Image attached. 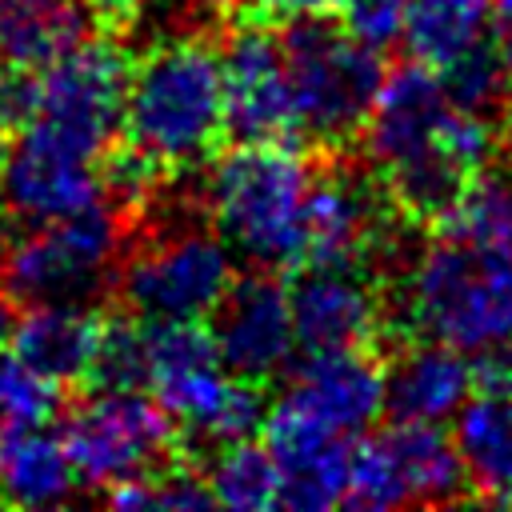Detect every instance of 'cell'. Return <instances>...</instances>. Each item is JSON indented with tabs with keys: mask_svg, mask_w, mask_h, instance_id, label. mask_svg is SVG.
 <instances>
[{
	"mask_svg": "<svg viewBox=\"0 0 512 512\" xmlns=\"http://www.w3.org/2000/svg\"><path fill=\"white\" fill-rule=\"evenodd\" d=\"M364 156L392 208L412 224H436L472 172L496 156L500 124L460 112L436 68H392L364 124Z\"/></svg>",
	"mask_w": 512,
	"mask_h": 512,
	"instance_id": "1",
	"label": "cell"
},
{
	"mask_svg": "<svg viewBox=\"0 0 512 512\" xmlns=\"http://www.w3.org/2000/svg\"><path fill=\"white\" fill-rule=\"evenodd\" d=\"M236 280L232 248L212 228L204 200L164 192L128 224L116 296L140 320H208Z\"/></svg>",
	"mask_w": 512,
	"mask_h": 512,
	"instance_id": "2",
	"label": "cell"
},
{
	"mask_svg": "<svg viewBox=\"0 0 512 512\" xmlns=\"http://www.w3.org/2000/svg\"><path fill=\"white\" fill-rule=\"evenodd\" d=\"M396 276H404L396 328L404 340L428 336L468 356L512 344V240L436 232Z\"/></svg>",
	"mask_w": 512,
	"mask_h": 512,
	"instance_id": "3",
	"label": "cell"
},
{
	"mask_svg": "<svg viewBox=\"0 0 512 512\" xmlns=\"http://www.w3.org/2000/svg\"><path fill=\"white\" fill-rule=\"evenodd\" d=\"M120 132L168 176L212 156L224 140V64L208 36H168L140 56Z\"/></svg>",
	"mask_w": 512,
	"mask_h": 512,
	"instance_id": "4",
	"label": "cell"
},
{
	"mask_svg": "<svg viewBox=\"0 0 512 512\" xmlns=\"http://www.w3.org/2000/svg\"><path fill=\"white\" fill-rule=\"evenodd\" d=\"M312 160L292 144H236L204 176V212L252 268L292 272L308 260Z\"/></svg>",
	"mask_w": 512,
	"mask_h": 512,
	"instance_id": "5",
	"label": "cell"
},
{
	"mask_svg": "<svg viewBox=\"0 0 512 512\" xmlns=\"http://www.w3.org/2000/svg\"><path fill=\"white\" fill-rule=\"evenodd\" d=\"M280 44L296 140L312 144L316 152L348 148L364 132L388 76L380 48L352 36L332 20V12L280 24Z\"/></svg>",
	"mask_w": 512,
	"mask_h": 512,
	"instance_id": "6",
	"label": "cell"
},
{
	"mask_svg": "<svg viewBox=\"0 0 512 512\" xmlns=\"http://www.w3.org/2000/svg\"><path fill=\"white\" fill-rule=\"evenodd\" d=\"M148 324V388L192 444L216 448L260 432V384L224 368L208 320H144Z\"/></svg>",
	"mask_w": 512,
	"mask_h": 512,
	"instance_id": "7",
	"label": "cell"
},
{
	"mask_svg": "<svg viewBox=\"0 0 512 512\" xmlns=\"http://www.w3.org/2000/svg\"><path fill=\"white\" fill-rule=\"evenodd\" d=\"M128 240V216L104 196L88 208L28 224L8 244L4 288L16 304H88L96 308L116 288L120 252Z\"/></svg>",
	"mask_w": 512,
	"mask_h": 512,
	"instance_id": "8",
	"label": "cell"
},
{
	"mask_svg": "<svg viewBox=\"0 0 512 512\" xmlns=\"http://www.w3.org/2000/svg\"><path fill=\"white\" fill-rule=\"evenodd\" d=\"M64 448L84 488L108 492L176 460L180 432L144 388H92L64 420Z\"/></svg>",
	"mask_w": 512,
	"mask_h": 512,
	"instance_id": "9",
	"label": "cell"
},
{
	"mask_svg": "<svg viewBox=\"0 0 512 512\" xmlns=\"http://www.w3.org/2000/svg\"><path fill=\"white\" fill-rule=\"evenodd\" d=\"M468 496V472L440 424H404L352 444L344 504L360 512L408 504H456Z\"/></svg>",
	"mask_w": 512,
	"mask_h": 512,
	"instance_id": "10",
	"label": "cell"
},
{
	"mask_svg": "<svg viewBox=\"0 0 512 512\" xmlns=\"http://www.w3.org/2000/svg\"><path fill=\"white\" fill-rule=\"evenodd\" d=\"M296 344L308 356L372 348L388 336V296L364 260H304L288 280Z\"/></svg>",
	"mask_w": 512,
	"mask_h": 512,
	"instance_id": "11",
	"label": "cell"
},
{
	"mask_svg": "<svg viewBox=\"0 0 512 512\" xmlns=\"http://www.w3.org/2000/svg\"><path fill=\"white\" fill-rule=\"evenodd\" d=\"M132 64L112 40H80L64 56L40 68V116L32 124L52 128L76 148L104 160L124 128V92Z\"/></svg>",
	"mask_w": 512,
	"mask_h": 512,
	"instance_id": "12",
	"label": "cell"
},
{
	"mask_svg": "<svg viewBox=\"0 0 512 512\" xmlns=\"http://www.w3.org/2000/svg\"><path fill=\"white\" fill-rule=\"evenodd\" d=\"M224 136L236 144H296L280 24L236 20L224 48Z\"/></svg>",
	"mask_w": 512,
	"mask_h": 512,
	"instance_id": "13",
	"label": "cell"
},
{
	"mask_svg": "<svg viewBox=\"0 0 512 512\" xmlns=\"http://www.w3.org/2000/svg\"><path fill=\"white\" fill-rule=\"evenodd\" d=\"M208 332L228 372L252 384H272L288 372L296 356V328L288 308V288L268 268H252L236 276L208 316Z\"/></svg>",
	"mask_w": 512,
	"mask_h": 512,
	"instance_id": "14",
	"label": "cell"
},
{
	"mask_svg": "<svg viewBox=\"0 0 512 512\" xmlns=\"http://www.w3.org/2000/svg\"><path fill=\"white\" fill-rule=\"evenodd\" d=\"M0 196L24 224L72 216L100 200V156L76 148L44 124H28L16 148H8Z\"/></svg>",
	"mask_w": 512,
	"mask_h": 512,
	"instance_id": "15",
	"label": "cell"
},
{
	"mask_svg": "<svg viewBox=\"0 0 512 512\" xmlns=\"http://www.w3.org/2000/svg\"><path fill=\"white\" fill-rule=\"evenodd\" d=\"M272 408L352 440L384 412V360L372 348L308 356Z\"/></svg>",
	"mask_w": 512,
	"mask_h": 512,
	"instance_id": "16",
	"label": "cell"
},
{
	"mask_svg": "<svg viewBox=\"0 0 512 512\" xmlns=\"http://www.w3.org/2000/svg\"><path fill=\"white\" fill-rule=\"evenodd\" d=\"M260 432H264V444L276 460V480H280L276 504L296 508V512H324V508L344 504L348 460H352L348 436L316 428V424L288 416L272 404L264 412Z\"/></svg>",
	"mask_w": 512,
	"mask_h": 512,
	"instance_id": "17",
	"label": "cell"
},
{
	"mask_svg": "<svg viewBox=\"0 0 512 512\" xmlns=\"http://www.w3.org/2000/svg\"><path fill=\"white\" fill-rule=\"evenodd\" d=\"M472 392L476 364L444 340L408 336V344L384 364V412L404 424H444Z\"/></svg>",
	"mask_w": 512,
	"mask_h": 512,
	"instance_id": "18",
	"label": "cell"
},
{
	"mask_svg": "<svg viewBox=\"0 0 512 512\" xmlns=\"http://www.w3.org/2000/svg\"><path fill=\"white\" fill-rule=\"evenodd\" d=\"M100 320L104 316L88 304H28L24 316H16L8 348L56 388H76L88 384Z\"/></svg>",
	"mask_w": 512,
	"mask_h": 512,
	"instance_id": "19",
	"label": "cell"
},
{
	"mask_svg": "<svg viewBox=\"0 0 512 512\" xmlns=\"http://www.w3.org/2000/svg\"><path fill=\"white\" fill-rule=\"evenodd\" d=\"M76 468L64 436L48 424H0V504L4 508H48L76 492Z\"/></svg>",
	"mask_w": 512,
	"mask_h": 512,
	"instance_id": "20",
	"label": "cell"
},
{
	"mask_svg": "<svg viewBox=\"0 0 512 512\" xmlns=\"http://www.w3.org/2000/svg\"><path fill=\"white\" fill-rule=\"evenodd\" d=\"M452 444L480 500H512V388H476L456 412Z\"/></svg>",
	"mask_w": 512,
	"mask_h": 512,
	"instance_id": "21",
	"label": "cell"
},
{
	"mask_svg": "<svg viewBox=\"0 0 512 512\" xmlns=\"http://www.w3.org/2000/svg\"><path fill=\"white\" fill-rule=\"evenodd\" d=\"M492 40V0H408L400 44L424 68H448L476 44Z\"/></svg>",
	"mask_w": 512,
	"mask_h": 512,
	"instance_id": "22",
	"label": "cell"
},
{
	"mask_svg": "<svg viewBox=\"0 0 512 512\" xmlns=\"http://www.w3.org/2000/svg\"><path fill=\"white\" fill-rule=\"evenodd\" d=\"M84 0H0V60L44 68L88 32Z\"/></svg>",
	"mask_w": 512,
	"mask_h": 512,
	"instance_id": "23",
	"label": "cell"
},
{
	"mask_svg": "<svg viewBox=\"0 0 512 512\" xmlns=\"http://www.w3.org/2000/svg\"><path fill=\"white\" fill-rule=\"evenodd\" d=\"M212 504L236 508V512H260L280 500V480H276V460L264 440L240 436L208 448V460L200 468Z\"/></svg>",
	"mask_w": 512,
	"mask_h": 512,
	"instance_id": "24",
	"label": "cell"
},
{
	"mask_svg": "<svg viewBox=\"0 0 512 512\" xmlns=\"http://www.w3.org/2000/svg\"><path fill=\"white\" fill-rule=\"evenodd\" d=\"M432 228L472 240H512V156L484 160Z\"/></svg>",
	"mask_w": 512,
	"mask_h": 512,
	"instance_id": "25",
	"label": "cell"
},
{
	"mask_svg": "<svg viewBox=\"0 0 512 512\" xmlns=\"http://www.w3.org/2000/svg\"><path fill=\"white\" fill-rule=\"evenodd\" d=\"M444 92L448 100L480 120L504 124L512 112V68L500 56V48L492 40L476 44L472 52H464L460 60H452L448 68H440Z\"/></svg>",
	"mask_w": 512,
	"mask_h": 512,
	"instance_id": "26",
	"label": "cell"
},
{
	"mask_svg": "<svg viewBox=\"0 0 512 512\" xmlns=\"http://www.w3.org/2000/svg\"><path fill=\"white\" fill-rule=\"evenodd\" d=\"M88 388H148V324L132 312L100 320Z\"/></svg>",
	"mask_w": 512,
	"mask_h": 512,
	"instance_id": "27",
	"label": "cell"
},
{
	"mask_svg": "<svg viewBox=\"0 0 512 512\" xmlns=\"http://www.w3.org/2000/svg\"><path fill=\"white\" fill-rule=\"evenodd\" d=\"M104 500L112 508H140V512L144 508H204L212 504V492L196 468H188L184 460H168L136 480L108 488Z\"/></svg>",
	"mask_w": 512,
	"mask_h": 512,
	"instance_id": "28",
	"label": "cell"
},
{
	"mask_svg": "<svg viewBox=\"0 0 512 512\" xmlns=\"http://www.w3.org/2000/svg\"><path fill=\"white\" fill-rule=\"evenodd\" d=\"M60 392L16 356H0V424H52L60 416Z\"/></svg>",
	"mask_w": 512,
	"mask_h": 512,
	"instance_id": "29",
	"label": "cell"
},
{
	"mask_svg": "<svg viewBox=\"0 0 512 512\" xmlns=\"http://www.w3.org/2000/svg\"><path fill=\"white\" fill-rule=\"evenodd\" d=\"M40 116V68L0 60V128L24 132Z\"/></svg>",
	"mask_w": 512,
	"mask_h": 512,
	"instance_id": "30",
	"label": "cell"
},
{
	"mask_svg": "<svg viewBox=\"0 0 512 512\" xmlns=\"http://www.w3.org/2000/svg\"><path fill=\"white\" fill-rule=\"evenodd\" d=\"M404 4L408 0H340V24L360 36L372 48H384L392 40H400V24H404Z\"/></svg>",
	"mask_w": 512,
	"mask_h": 512,
	"instance_id": "31",
	"label": "cell"
},
{
	"mask_svg": "<svg viewBox=\"0 0 512 512\" xmlns=\"http://www.w3.org/2000/svg\"><path fill=\"white\" fill-rule=\"evenodd\" d=\"M340 0H232V12L244 20H264V24H288L300 16H328L336 12Z\"/></svg>",
	"mask_w": 512,
	"mask_h": 512,
	"instance_id": "32",
	"label": "cell"
},
{
	"mask_svg": "<svg viewBox=\"0 0 512 512\" xmlns=\"http://www.w3.org/2000/svg\"><path fill=\"white\" fill-rule=\"evenodd\" d=\"M492 44L512 68V0H492Z\"/></svg>",
	"mask_w": 512,
	"mask_h": 512,
	"instance_id": "33",
	"label": "cell"
},
{
	"mask_svg": "<svg viewBox=\"0 0 512 512\" xmlns=\"http://www.w3.org/2000/svg\"><path fill=\"white\" fill-rule=\"evenodd\" d=\"M12 328H16V312H12L8 300H0V348L12 340Z\"/></svg>",
	"mask_w": 512,
	"mask_h": 512,
	"instance_id": "34",
	"label": "cell"
},
{
	"mask_svg": "<svg viewBox=\"0 0 512 512\" xmlns=\"http://www.w3.org/2000/svg\"><path fill=\"white\" fill-rule=\"evenodd\" d=\"M4 164H8V132L0 128V188H4Z\"/></svg>",
	"mask_w": 512,
	"mask_h": 512,
	"instance_id": "35",
	"label": "cell"
},
{
	"mask_svg": "<svg viewBox=\"0 0 512 512\" xmlns=\"http://www.w3.org/2000/svg\"><path fill=\"white\" fill-rule=\"evenodd\" d=\"M4 264H8V236L0 228V280H4Z\"/></svg>",
	"mask_w": 512,
	"mask_h": 512,
	"instance_id": "36",
	"label": "cell"
}]
</instances>
